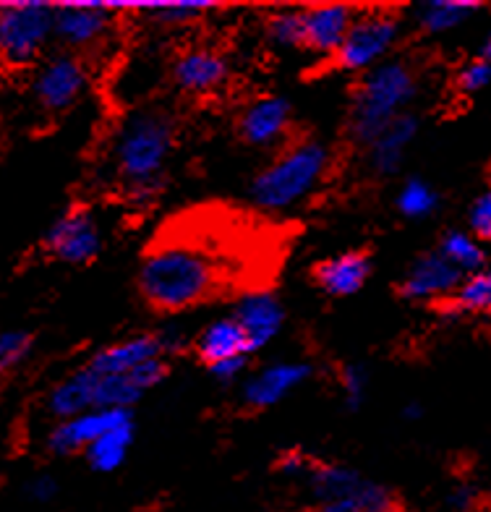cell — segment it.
Masks as SVG:
<instances>
[{
  "mask_svg": "<svg viewBox=\"0 0 491 512\" xmlns=\"http://www.w3.org/2000/svg\"><path fill=\"white\" fill-rule=\"evenodd\" d=\"M136 421L134 411H110V408H92L74 418L58 421L48 434V450L58 458L84 455L89 445H95L102 434L113 432L115 426Z\"/></svg>",
  "mask_w": 491,
  "mask_h": 512,
  "instance_id": "4fadbf2b",
  "label": "cell"
},
{
  "mask_svg": "<svg viewBox=\"0 0 491 512\" xmlns=\"http://www.w3.org/2000/svg\"><path fill=\"white\" fill-rule=\"evenodd\" d=\"M233 76L225 53L215 48H189L175 55L170 79L183 95H215Z\"/></svg>",
  "mask_w": 491,
  "mask_h": 512,
  "instance_id": "5bb4252c",
  "label": "cell"
},
{
  "mask_svg": "<svg viewBox=\"0 0 491 512\" xmlns=\"http://www.w3.org/2000/svg\"><path fill=\"white\" fill-rule=\"evenodd\" d=\"M89 68L76 53H55L37 66L32 95L45 113L71 110L87 92Z\"/></svg>",
  "mask_w": 491,
  "mask_h": 512,
  "instance_id": "9c48e42d",
  "label": "cell"
},
{
  "mask_svg": "<svg viewBox=\"0 0 491 512\" xmlns=\"http://www.w3.org/2000/svg\"><path fill=\"white\" fill-rule=\"evenodd\" d=\"M437 207L439 194L431 189L429 183L421 181V178H411V181L400 189V194H397V209H400V215L411 217V220L429 217Z\"/></svg>",
  "mask_w": 491,
  "mask_h": 512,
  "instance_id": "83f0119b",
  "label": "cell"
},
{
  "mask_svg": "<svg viewBox=\"0 0 491 512\" xmlns=\"http://www.w3.org/2000/svg\"><path fill=\"white\" fill-rule=\"evenodd\" d=\"M481 58H486V61H491V32H489V37H486L484 48H481Z\"/></svg>",
  "mask_w": 491,
  "mask_h": 512,
  "instance_id": "74e56055",
  "label": "cell"
},
{
  "mask_svg": "<svg viewBox=\"0 0 491 512\" xmlns=\"http://www.w3.org/2000/svg\"><path fill=\"white\" fill-rule=\"evenodd\" d=\"M303 481L317 499V512H403L400 497L390 486L369 479L350 465L317 458Z\"/></svg>",
  "mask_w": 491,
  "mask_h": 512,
  "instance_id": "5b68a950",
  "label": "cell"
},
{
  "mask_svg": "<svg viewBox=\"0 0 491 512\" xmlns=\"http://www.w3.org/2000/svg\"><path fill=\"white\" fill-rule=\"evenodd\" d=\"M416 92V74L408 63L384 61L366 71L350 97L345 121L348 142L358 149L369 147L397 115L405 113Z\"/></svg>",
  "mask_w": 491,
  "mask_h": 512,
  "instance_id": "277c9868",
  "label": "cell"
},
{
  "mask_svg": "<svg viewBox=\"0 0 491 512\" xmlns=\"http://www.w3.org/2000/svg\"><path fill=\"white\" fill-rule=\"evenodd\" d=\"M468 225H471V236L481 238V241H491V191L484 196H478L468 215Z\"/></svg>",
  "mask_w": 491,
  "mask_h": 512,
  "instance_id": "d6a6232c",
  "label": "cell"
},
{
  "mask_svg": "<svg viewBox=\"0 0 491 512\" xmlns=\"http://www.w3.org/2000/svg\"><path fill=\"white\" fill-rule=\"evenodd\" d=\"M434 304L439 314L447 319H458L463 314H489L491 317V270L465 275L455 293Z\"/></svg>",
  "mask_w": 491,
  "mask_h": 512,
  "instance_id": "603a6c76",
  "label": "cell"
},
{
  "mask_svg": "<svg viewBox=\"0 0 491 512\" xmlns=\"http://www.w3.org/2000/svg\"><path fill=\"white\" fill-rule=\"evenodd\" d=\"M303 53L330 58L356 19V8L348 3H319L303 6Z\"/></svg>",
  "mask_w": 491,
  "mask_h": 512,
  "instance_id": "2e32d148",
  "label": "cell"
},
{
  "mask_svg": "<svg viewBox=\"0 0 491 512\" xmlns=\"http://www.w3.org/2000/svg\"><path fill=\"white\" fill-rule=\"evenodd\" d=\"M32 335L24 330H3L0 332V377L14 371L24 358L32 353Z\"/></svg>",
  "mask_w": 491,
  "mask_h": 512,
  "instance_id": "f546056e",
  "label": "cell"
},
{
  "mask_svg": "<svg viewBox=\"0 0 491 512\" xmlns=\"http://www.w3.org/2000/svg\"><path fill=\"white\" fill-rule=\"evenodd\" d=\"M55 3L6 0L0 3V63L24 68L34 63L53 40Z\"/></svg>",
  "mask_w": 491,
  "mask_h": 512,
  "instance_id": "8992f818",
  "label": "cell"
},
{
  "mask_svg": "<svg viewBox=\"0 0 491 512\" xmlns=\"http://www.w3.org/2000/svg\"><path fill=\"white\" fill-rule=\"evenodd\" d=\"M491 84V61L486 58H476V61L465 63L458 74V87L463 92H478Z\"/></svg>",
  "mask_w": 491,
  "mask_h": 512,
  "instance_id": "4dcf8cb0",
  "label": "cell"
},
{
  "mask_svg": "<svg viewBox=\"0 0 491 512\" xmlns=\"http://www.w3.org/2000/svg\"><path fill=\"white\" fill-rule=\"evenodd\" d=\"M136 439V421H128L123 426H115L113 432L102 434L95 445H89L84 450L89 468L95 473H113L123 465L128 458V450L134 447Z\"/></svg>",
  "mask_w": 491,
  "mask_h": 512,
  "instance_id": "cb8c5ba5",
  "label": "cell"
},
{
  "mask_svg": "<svg viewBox=\"0 0 491 512\" xmlns=\"http://www.w3.org/2000/svg\"><path fill=\"white\" fill-rule=\"evenodd\" d=\"M249 356H241V358H228V361H220V364L209 366V374L217 379V382L222 384H233L238 382V379L246 374V369H249Z\"/></svg>",
  "mask_w": 491,
  "mask_h": 512,
  "instance_id": "836d02e7",
  "label": "cell"
},
{
  "mask_svg": "<svg viewBox=\"0 0 491 512\" xmlns=\"http://www.w3.org/2000/svg\"><path fill=\"white\" fill-rule=\"evenodd\" d=\"M191 351H194L196 361L202 366H215L228 358L254 356L251 353L249 337L241 330V324L233 317H222L217 322L207 324L199 335L191 340Z\"/></svg>",
  "mask_w": 491,
  "mask_h": 512,
  "instance_id": "ffe728a7",
  "label": "cell"
},
{
  "mask_svg": "<svg viewBox=\"0 0 491 512\" xmlns=\"http://www.w3.org/2000/svg\"><path fill=\"white\" fill-rule=\"evenodd\" d=\"M314 377V366L306 361H283V364L264 366L262 371L251 374L241 387V400L251 411H267L283 403L290 392Z\"/></svg>",
  "mask_w": 491,
  "mask_h": 512,
  "instance_id": "9a60e30c",
  "label": "cell"
},
{
  "mask_svg": "<svg viewBox=\"0 0 491 512\" xmlns=\"http://www.w3.org/2000/svg\"><path fill=\"white\" fill-rule=\"evenodd\" d=\"M293 128V105L288 97L267 95L249 102L236 121V134L246 147H280Z\"/></svg>",
  "mask_w": 491,
  "mask_h": 512,
  "instance_id": "7c38bea8",
  "label": "cell"
},
{
  "mask_svg": "<svg viewBox=\"0 0 491 512\" xmlns=\"http://www.w3.org/2000/svg\"><path fill=\"white\" fill-rule=\"evenodd\" d=\"M439 256H444L447 262L463 275H473V272L484 270V249L478 246L476 238L465 230H447L439 243Z\"/></svg>",
  "mask_w": 491,
  "mask_h": 512,
  "instance_id": "484cf974",
  "label": "cell"
},
{
  "mask_svg": "<svg viewBox=\"0 0 491 512\" xmlns=\"http://www.w3.org/2000/svg\"><path fill=\"white\" fill-rule=\"evenodd\" d=\"M463 277V272L455 270L437 251L424 254L418 256L411 264V270L405 272L403 283H400V296L408 301H442L458 290Z\"/></svg>",
  "mask_w": 491,
  "mask_h": 512,
  "instance_id": "d6986e66",
  "label": "cell"
},
{
  "mask_svg": "<svg viewBox=\"0 0 491 512\" xmlns=\"http://www.w3.org/2000/svg\"><path fill=\"white\" fill-rule=\"evenodd\" d=\"M285 512H317L314 507H301V510H285Z\"/></svg>",
  "mask_w": 491,
  "mask_h": 512,
  "instance_id": "f35d334b",
  "label": "cell"
},
{
  "mask_svg": "<svg viewBox=\"0 0 491 512\" xmlns=\"http://www.w3.org/2000/svg\"><path fill=\"white\" fill-rule=\"evenodd\" d=\"M285 236L243 207L196 204L170 215L142 251L136 293L160 317L186 314L222 298L270 290L283 267Z\"/></svg>",
  "mask_w": 491,
  "mask_h": 512,
  "instance_id": "6da1fadb",
  "label": "cell"
},
{
  "mask_svg": "<svg viewBox=\"0 0 491 512\" xmlns=\"http://www.w3.org/2000/svg\"><path fill=\"white\" fill-rule=\"evenodd\" d=\"M230 317L241 324V330L249 337L251 353H259L283 330L285 309L272 290H256V293L238 298Z\"/></svg>",
  "mask_w": 491,
  "mask_h": 512,
  "instance_id": "ac0fdd59",
  "label": "cell"
},
{
  "mask_svg": "<svg viewBox=\"0 0 491 512\" xmlns=\"http://www.w3.org/2000/svg\"><path fill=\"white\" fill-rule=\"evenodd\" d=\"M478 0H429L418 8V27L426 34H442L476 14Z\"/></svg>",
  "mask_w": 491,
  "mask_h": 512,
  "instance_id": "d4e9b609",
  "label": "cell"
},
{
  "mask_svg": "<svg viewBox=\"0 0 491 512\" xmlns=\"http://www.w3.org/2000/svg\"><path fill=\"white\" fill-rule=\"evenodd\" d=\"M92 395H95V371L81 364L68 377L55 384L48 395V413L55 421H66L79 413L92 411Z\"/></svg>",
  "mask_w": 491,
  "mask_h": 512,
  "instance_id": "7402d4cb",
  "label": "cell"
},
{
  "mask_svg": "<svg viewBox=\"0 0 491 512\" xmlns=\"http://www.w3.org/2000/svg\"><path fill=\"white\" fill-rule=\"evenodd\" d=\"M400 37V21L387 11H358L348 34L340 42V48L324 61L330 71H350V74H366L371 68L384 63L387 53L395 48Z\"/></svg>",
  "mask_w": 491,
  "mask_h": 512,
  "instance_id": "52a82bcc",
  "label": "cell"
},
{
  "mask_svg": "<svg viewBox=\"0 0 491 512\" xmlns=\"http://www.w3.org/2000/svg\"><path fill=\"white\" fill-rule=\"evenodd\" d=\"M42 246L53 259L63 264L84 267L92 264L102 251V228L95 212L89 207L74 204L48 228Z\"/></svg>",
  "mask_w": 491,
  "mask_h": 512,
  "instance_id": "30bf717a",
  "label": "cell"
},
{
  "mask_svg": "<svg viewBox=\"0 0 491 512\" xmlns=\"http://www.w3.org/2000/svg\"><path fill=\"white\" fill-rule=\"evenodd\" d=\"M314 455H309L306 450H285L275 463V471L280 476H288V479H306V473L311 471L314 465Z\"/></svg>",
  "mask_w": 491,
  "mask_h": 512,
  "instance_id": "1f68e13d",
  "label": "cell"
},
{
  "mask_svg": "<svg viewBox=\"0 0 491 512\" xmlns=\"http://www.w3.org/2000/svg\"><path fill=\"white\" fill-rule=\"evenodd\" d=\"M189 348V337L183 335L181 330H175V327H168V330L157 332H139V335L126 337V340L105 345V348L92 353L84 364H87V369L100 374V377H108V374L134 371L136 366L147 364L152 358H168V361H173L175 356H181Z\"/></svg>",
  "mask_w": 491,
  "mask_h": 512,
  "instance_id": "ba28073f",
  "label": "cell"
},
{
  "mask_svg": "<svg viewBox=\"0 0 491 512\" xmlns=\"http://www.w3.org/2000/svg\"><path fill=\"white\" fill-rule=\"evenodd\" d=\"M418 134V118L411 113L397 115L390 126L384 128L382 134L364 149L369 168L377 176H395L397 170L403 168L405 152L413 144Z\"/></svg>",
  "mask_w": 491,
  "mask_h": 512,
  "instance_id": "44dd1931",
  "label": "cell"
},
{
  "mask_svg": "<svg viewBox=\"0 0 491 512\" xmlns=\"http://www.w3.org/2000/svg\"><path fill=\"white\" fill-rule=\"evenodd\" d=\"M175 142L178 123L165 108L136 110L118 126L110 144V165L115 189L128 207H152L165 194Z\"/></svg>",
  "mask_w": 491,
  "mask_h": 512,
  "instance_id": "7a4b0ae2",
  "label": "cell"
},
{
  "mask_svg": "<svg viewBox=\"0 0 491 512\" xmlns=\"http://www.w3.org/2000/svg\"><path fill=\"white\" fill-rule=\"evenodd\" d=\"M115 14L105 0L55 3L53 37L68 50H92L108 40Z\"/></svg>",
  "mask_w": 491,
  "mask_h": 512,
  "instance_id": "8fae6325",
  "label": "cell"
},
{
  "mask_svg": "<svg viewBox=\"0 0 491 512\" xmlns=\"http://www.w3.org/2000/svg\"><path fill=\"white\" fill-rule=\"evenodd\" d=\"M330 147L319 139H293L280 149V155L264 165L249 186L254 209L262 215H275L296 207L317 189L330 170Z\"/></svg>",
  "mask_w": 491,
  "mask_h": 512,
  "instance_id": "3957f363",
  "label": "cell"
},
{
  "mask_svg": "<svg viewBox=\"0 0 491 512\" xmlns=\"http://www.w3.org/2000/svg\"><path fill=\"white\" fill-rule=\"evenodd\" d=\"M0 97H3V79H0Z\"/></svg>",
  "mask_w": 491,
  "mask_h": 512,
  "instance_id": "ab89813d",
  "label": "cell"
},
{
  "mask_svg": "<svg viewBox=\"0 0 491 512\" xmlns=\"http://www.w3.org/2000/svg\"><path fill=\"white\" fill-rule=\"evenodd\" d=\"M478 502H481V494H478L476 486L471 484H460L455 486L447 497V505H450L452 512H476Z\"/></svg>",
  "mask_w": 491,
  "mask_h": 512,
  "instance_id": "e575fe53",
  "label": "cell"
},
{
  "mask_svg": "<svg viewBox=\"0 0 491 512\" xmlns=\"http://www.w3.org/2000/svg\"><path fill=\"white\" fill-rule=\"evenodd\" d=\"M403 416L408 418V421H418V418L424 416V408H421V405H418V403H411V405H408V408H405V411H403Z\"/></svg>",
  "mask_w": 491,
  "mask_h": 512,
  "instance_id": "8d00e7d4",
  "label": "cell"
},
{
  "mask_svg": "<svg viewBox=\"0 0 491 512\" xmlns=\"http://www.w3.org/2000/svg\"><path fill=\"white\" fill-rule=\"evenodd\" d=\"M264 37L270 45L285 50H303V11L301 8H280L264 19Z\"/></svg>",
  "mask_w": 491,
  "mask_h": 512,
  "instance_id": "4316f807",
  "label": "cell"
},
{
  "mask_svg": "<svg viewBox=\"0 0 491 512\" xmlns=\"http://www.w3.org/2000/svg\"><path fill=\"white\" fill-rule=\"evenodd\" d=\"M371 270V256L361 249L343 251V254L327 256L322 262L311 267V283L322 290L324 296L330 298H348L356 296L358 290H364L369 283Z\"/></svg>",
  "mask_w": 491,
  "mask_h": 512,
  "instance_id": "e0dca14e",
  "label": "cell"
},
{
  "mask_svg": "<svg viewBox=\"0 0 491 512\" xmlns=\"http://www.w3.org/2000/svg\"><path fill=\"white\" fill-rule=\"evenodd\" d=\"M369 369L364 364H345L337 371V384L343 392V403L348 411H358L369 392Z\"/></svg>",
  "mask_w": 491,
  "mask_h": 512,
  "instance_id": "f1b7e54d",
  "label": "cell"
},
{
  "mask_svg": "<svg viewBox=\"0 0 491 512\" xmlns=\"http://www.w3.org/2000/svg\"><path fill=\"white\" fill-rule=\"evenodd\" d=\"M24 489H27V497L34 499V502H50L58 494V481L48 476V473H40Z\"/></svg>",
  "mask_w": 491,
  "mask_h": 512,
  "instance_id": "d590c367",
  "label": "cell"
}]
</instances>
